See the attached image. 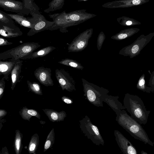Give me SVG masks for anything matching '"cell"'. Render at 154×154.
Returning <instances> with one entry per match:
<instances>
[{"label": "cell", "instance_id": "obj_14", "mask_svg": "<svg viewBox=\"0 0 154 154\" xmlns=\"http://www.w3.org/2000/svg\"><path fill=\"white\" fill-rule=\"evenodd\" d=\"M19 60L20 59L15 60L13 58L5 61L0 60V75H3L5 80H7L12 70Z\"/></svg>", "mask_w": 154, "mask_h": 154}, {"label": "cell", "instance_id": "obj_42", "mask_svg": "<svg viewBox=\"0 0 154 154\" xmlns=\"http://www.w3.org/2000/svg\"><path fill=\"white\" fill-rule=\"evenodd\" d=\"M84 0L85 1V0Z\"/></svg>", "mask_w": 154, "mask_h": 154}, {"label": "cell", "instance_id": "obj_41", "mask_svg": "<svg viewBox=\"0 0 154 154\" xmlns=\"http://www.w3.org/2000/svg\"><path fill=\"white\" fill-rule=\"evenodd\" d=\"M40 122L41 124H44V123H43V122H44V121H40Z\"/></svg>", "mask_w": 154, "mask_h": 154}, {"label": "cell", "instance_id": "obj_35", "mask_svg": "<svg viewBox=\"0 0 154 154\" xmlns=\"http://www.w3.org/2000/svg\"><path fill=\"white\" fill-rule=\"evenodd\" d=\"M61 100L67 104H71L73 103L72 100L66 96H62L61 97Z\"/></svg>", "mask_w": 154, "mask_h": 154}, {"label": "cell", "instance_id": "obj_17", "mask_svg": "<svg viewBox=\"0 0 154 154\" xmlns=\"http://www.w3.org/2000/svg\"><path fill=\"white\" fill-rule=\"evenodd\" d=\"M43 111L48 117L50 121L60 122L63 121L66 117V113L64 111L58 112L53 109H45Z\"/></svg>", "mask_w": 154, "mask_h": 154}, {"label": "cell", "instance_id": "obj_37", "mask_svg": "<svg viewBox=\"0 0 154 154\" xmlns=\"http://www.w3.org/2000/svg\"><path fill=\"white\" fill-rule=\"evenodd\" d=\"M7 114V112L6 110L3 109H0V120L6 116Z\"/></svg>", "mask_w": 154, "mask_h": 154}, {"label": "cell", "instance_id": "obj_21", "mask_svg": "<svg viewBox=\"0 0 154 154\" xmlns=\"http://www.w3.org/2000/svg\"><path fill=\"white\" fill-rule=\"evenodd\" d=\"M23 137V134L19 130H16L14 145L16 154H20L22 152L23 148L22 144Z\"/></svg>", "mask_w": 154, "mask_h": 154}, {"label": "cell", "instance_id": "obj_16", "mask_svg": "<svg viewBox=\"0 0 154 154\" xmlns=\"http://www.w3.org/2000/svg\"><path fill=\"white\" fill-rule=\"evenodd\" d=\"M119 98L118 96H112L107 94L104 97L103 101L116 113L120 110L125 109L124 106L118 100Z\"/></svg>", "mask_w": 154, "mask_h": 154}, {"label": "cell", "instance_id": "obj_20", "mask_svg": "<svg viewBox=\"0 0 154 154\" xmlns=\"http://www.w3.org/2000/svg\"><path fill=\"white\" fill-rule=\"evenodd\" d=\"M56 48L55 47L51 46L45 47L37 51L33 52L28 56L27 59H33L44 57Z\"/></svg>", "mask_w": 154, "mask_h": 154}, {"label": "cell", "instance_id": "obj_9", "mask_svg": "<svg viewBox=\"0 0 154 154\" xmlns=\"http://www.w3.org/2000/svg\"><path fill=\"white\" fill-rule=\"evenodd\" d=\"M31 15L34 18L35 23L33 27L30 29L27 35L28 36H32L35 34L45 30L51 26L54 23L53 21L47 20L45 17L41 14L38 10L31 13Z\"/></svg>", "mask_w": 154, "mask_h": 154}, {"label": "cell", "instance_id": "obj_30", "mask_svg": "<svg viewBox=\"0 0 154 154\" xmlns=\"http://www.w3.org/2000/svg\"><path fill=\"white\" fill-rule=\"evenodd\" d=\"M23 2L24 3L26 8L31 11V12L38 8L33 2V0H23Z\"/></svg>", "mask_w": 154, "mask_h": 154}, {"label": "cell", "instance_id": "obj_1", "mask_svg": "<svg viewBox=\"0 0 154 154\" xmlns=\"http://www.w3.org/2000/svg\"><path fill=\"white\" fill-rule=\"evenodd\" d=\"M116 121L135 139L145 144L153 146L154 143L149 139L141 124L129 116L124 109L116 113Z\"/></svg>", "mask_w": 154, "mask_h": 154}, {"label": "cell", "instance_id": "obj_32", "mask_svg": "<svg viewBox=\"0 0 154 154\" xmlns=\"http://www.w3.org/2000/svg\"><path fill=\"white\" fill-rule=\"evenodd\" d=\"M5 79L3 77L0 80V99L3 97L5 87Z\"/></svg>", "mask_w": 154, "mask_h": 154}, {"label": "cell", "instance_id": "obj_33", "mask_svg": "<svg viewBox=\"0 0 154 154\" xmlns=\"http://www.w3.org/2000/svg\"><path fill=\"white\" fill-rule=\"evenodd\" d=\"M148 85L151 88V92H154V70L150 74Z\"/></svg>", "mask_w": 154, "mask_h": 154}, {"label": "cell", "instance_id": "obj_27", "mask_svg": "<svg viewBox=\"0 0 154 154\" xmlns=\"http://www.w3.org/2000/svg\"><path fill=\"white\" fill-rule=\"evenodd\" d=\"M27 83L29 91L36 94L43 95L41 87L39 83L36 82H31L27 80Z\"/></svg>", "mask_w": 154, "mask_h": 154}, {"label": "cell", "instance_id": "obj_12", "mask_svg": "<svg viewBox=\"0 0 154 154\" xmlns=\"http://www.w3.org/2000/svg\"><path fill=\"white\" fill-rule=\"evenodd\" d=\"M34 74L35 78L44 85L46 87L54 85L50 68L40 66L35 70Z\"/></svg>", "mask_w": 154, "mask_h": 154}, {"label": "cell", "instance_id": "obj_2", "mask_svg": "<svg viewBox=\"0 0 154 154\" xmlns=\"http://www.w3.org/2000/svg\"><path fill=\"white\" fill-rule=\"evenodd\" d=\"M123 104L132 118L141 124L147 123L150 111L146 110L143 100L138 96L125 94Z\"/></svg>", "mask_w": 154, "mask_h": 154}, {"label": "cell", "instance_id": "obj_40", "mask_svg": "<svg viewBox=\"0 0 154 154\" xmlns=\"http://www.w3.org/2000/svg\"><path fill=\"white\" fill-rule=\"evenodd\" d=\"M141 154H147V153L146 152H145L143 150H142L141 152Z\"/></svg>", "mask_w": 154, "mask_h": 154}, {"label": "cell", "instance_id": "obj_19", "mask_svg": "<svg viewBox=\"0 0 154 154\" xmlns=\"http://www.w3.org/2000/svg\"><path fill=\"white\" fill-rule=\"evenodd\" d=\"M19 114L24 120L30 121V118L32 116H35L40 119L41 115L36 110L29 109L26 106L23 107L19 112Z\"/></svg>", "mask_w": 154, "mask_h": 154}, {"label": "cell", "instance_id": "obj_29", "mask_svg": "<svg viewBox=\"0 0 154 154\" xmlns=\"http://www.w3.org/2000/svg\"><path fill=\"white\" fill-rule=\"evenodd\" d=\"M0 23L5 25H13V19L7 13L0 10Z\"/></svg>", "mask_w": 154, "mask_h": 154}, {"label": "cell", "instance_id": "obj_28", "mask_svg": "<svg viewBox=\"0 0 154 154\" xmlns=\"http://www.w3.org/2000/svg\"><path fill=\"white\" fill-rule=\"evenodd\" d=\"M145 75L144 74L140 77L137 84V88L139 90L144 92L150 93L151 92L150 87L146 86L145 79Z\"/></svg>", "mask_w": 154, "mask_h": 154}, {"label": "cell", "instance_id": "obj_36", "mask_svg": "<svg viewBox=\"0 0 154 154\" xmlns=\"http://www.w3.org/2000/svg\"><path fill=\"white\" fill-rule=\"evenodd\" d=\"M70 19L73 21H77L80 18L79 16L76 14H73L71 15L69 17Z\"/></svg>", "mask_w": 154, "mask_h": 154}, {"label": "cell", "instance_id": "obj_10", "mask_svg": "<svg viewBox=\"0 0 154 154\" xmlns=\"http://www.w3.org/2000/svg\"><path fill=\"white\" fill-rule=\"evenodd\" d=\"M0 7L8 11L28 15L31 11L26 8L23 2L15 0H0Z\"/></svg>", "mask_w": 154, "mask_h": 154}, {"label": "cell", "instance_id": "obj_3", "mask_svg": "<svg viewBox=\"0 0 154 154\" xmlns=\"http://www.w3.org/2000/svg\"><path fill=\"white\" fill-rule=\"evenodd\" d=\"M84 92V96L90 103L98 107H103L104 97L109 91L82 79Z\"/></svg>", "mask_w": 154, "mask_h": 154}, {"label": "cell", "instance_id": "obj_7", "mask_svg": "<svg viewBox=\"0 0 154 154\" xmlns=\"http://www.w3.org/2000/svg\"><path fill=\"white\" fill-rule=\"evenodd\" d=\"M55 75L63 91L71 92L76 90L75 80L68 71L63 69H57Z\"/></svg>", "mask_w": 154, "mask_h": 154}, {"label": "cell", "instance_id": "obj_11", "mask_svg": "<svg viewBox=\"0 0 154 154\" xmlns=\"http://www.w3.org/2000/svg\"><path fill=\"white\" fill-rule=\"evenodd\" d=\"M114 136L116 142L124 154H137V151L132 144L119 131L115 130Z\"/></svg>", "mask_w": 154, "mask_h": 154}, {"label": "cell", "instance_id": "obj_18", "mask_svg": "<svg viewBox=\"0 0 154 154\" xmlns=\"http://www.w3.org/2000/svg\"><path fill=\"white\" fill-rule=\"evenodd\" d=\"M22 65L23 61L20 60L15 64L11 72V88L12 90H14L17 84L20 82Z\"/></svg>", "mask_w": 154, "mask_h": 154}, {"label": "cell", "instance_id": "obj_31", "mask_svg": "<svg viewBox=\"0 0 154 154\" xmlns=\"http://www.w3.org/2000/svg\"><path fill=\"white\" fill-rule=\"evenodd\" d=\"M106 38L105 35L101 32L99 34L97 37V46L98 50L100 51L103 45Z\"/></svg>", "mask_w": 154, "mask_h": 154}, {"label": "cell", "instance_id": "obj_26", "mask_svg": "<svg viewBox=\"0 0 154 154\" xmlns=\"http://www.w3.org/2000/svg\"><path fill=\"white\" fill-rule=\"evenodd\" d=\"M55 140V134L54 129L53 128L48 134L45 143L44 152H45L49 149L51 148L54 143Z\"/></svg>", "mask_w": 154, "mask_h": 154}, {"label": "cell", "instance_id": "obj_24", "mask_svg": "<svg viewBox=\"0 0 154 154\" xmlns=\"http://www.w3.org/2000/svg\"><path fill=\"white\" fill-rule=\"evenodd\" d=\"M137 31L132 29L122 31L111 37V39L119 41L128 38L134 34Z\"/></svg>", "mask_w": 154, "mask_h": 154}, {"label": "cell", "instance_id": "obj_5", "mask_svg": "<svg viewBox=\"0 0 154 154\" xmlns=\"http://www.w3.org/2000/svg\"><path fill=\"white\" fill-rule=\"evenodd\" d=\"M79 122L81 131L88 139L97 145H104V140L98 127L92 123L87 116L80 120Z\"/></svg>", "mask_w": 154, "mask_h": 154}, {"label": "cell", "instance_id": "obj_22", "mask_svg": "<svg viewBox=\"0 0 154 154\" xmlns=\"http://www.w3.org/2000/svg\"><path fill=\"white\" fill-rule=\"evenodd\" d=\"M39 143V137L37 134L32 136L29 143L28 150L29 154H35Z\"/></svg>", "mask_w": 154, "mask_h": 154}, {"label": "cell", "instance_id": "obj_25", "mask_svg": "<svg viewBox=\"0 0 154 154\" xmlns=\"http://www.w3.org/2000/svg\"><path fill=\"white\" fill-rule=\"evenodd\" d=\"M63 0H52L49 4L48 8L44 12L48 13L60 9L62 7Z\"/></svg>", "mask_w": 154, "mask_h": 154}, {"label": "cell", "instance_id": "obj_6", "mask_svg": "<svg viewBox=\"0 0 154 154\" xmlns=\"http://www.w3.org/2000/svg\"><path fill=\"white\" fill-rule=\"evenodd\" d=\"M154 33L147 35H141L132 44L123 48L119 54L125 57L129 56L130 58L136 57L140 54L141 51L150 42Z\"/></svg>", "mask_w": 154, "mask_h": 154}, {"label": "cell", "instance_id": "obj_8", "mask_svg": "<svg viewBox=\"0 0 154 154\" xmlns=\"http://www.w3.org/2000/svg\"><path fill=\"white\" fill-rule=\"evenodd\" d=\"M92 34V30L83 32L74 38L68 47L69 52H77L84 50L88 46Z\"/></svg>", "mask_w": 154, "mask_h": 154}, {"label": "cell", "instance_id": "obj_13", "mask_svg": "<svg viewBox=\"0 0 154 154\" xmlns=\"http://www.w3.org/2000/svg\"><path fill=\"white\" fill-rule=\"evenodd\" d=\"M0 34L6 38H15L21 36L23 32L15 24L5 25L0 23Z\"/></svg>", "mask_w": 154, "mask_h": 154}, {"label": "cell", "instance_id": "obj_38", "mask_svg": "<svg viewBox=\"0 0 154 154\" xmlns=\"http://www.w3.org/2000/svg\"><path fill=\"white\" fill-rule=\"evenodd\" d=\"M140 3V0H133L132 3L134 5H138Z\"/></svg>", "mask_w": 154, "mask_h": 154}, {"label": "cell", "instance_id": "obj_39", "mask_svg": "<svg viewBox=\"0 0 154 154\" xmlns=\"http://www.w3.org/2000/svg\"><path fill=\"white\" fill-rule=\"evenodd\" d=\"M132 23V21H128L126 23V24L128 26L131 25Z\"/></svg>", "mask_w": 154, "mask_h": 154}, {"label": "cell", "instance_id": "obj_23", "mask_svg": "<svg viewBox=\"0 0 154 154\" xmlns=\"http://www.w3.org/2000/svg\"><path fill=\"white\" fill-rule=\"evenodd\" d=\"M58 63L64 65L71 67L75 69L83 70L84 66L75 60L69 58H65L58 62Z\"/></svg>", "mask_w": 154, "mask_h": 154}, {"label": "cell", "instance_id": "obj_4", "mask_svg": "<svg viewBox=\"0 0 154 154\" xmlns=\"http://www.w3.org/2000/svg\"><path fill=\"white\" fill-rule=\"evenodd\" d=\"M38 42H28L0 53V60L13 58L15 60L26 59L28 56L40 47Z\"/></svg>", "mask_w": 154, "mask_h": 154}, {"label": "cell", "instance_id": "obj_34", "mask_svg": "<svg viewBox=\"0 0 154 154\" xmlns=\"http://www.w3.org/2000/svg\"><path fill=\"white\" fill-rule=\"evenodd\" d=\"M13 44L11 42H9L6 39L0 37V46H3L8 45H10Z\"/></svg>", "mask_w": 154, "mask_h": 154}, {"label": "cell", "instance_id": "obj_15", "mask_svg": "<svg viewBox=\"0 0 154 154\" xmlns=\"http://www.w3.org/2000/svg\"><path fill=\"white\" fill-rule=\"evenodd\" d=\"M13 20L20 26L29 28H32L35 23L34 18L26 17L23 14H7Z\"/></svg>", "mask_w": 154, "mask_h": 154}]
</instances>
